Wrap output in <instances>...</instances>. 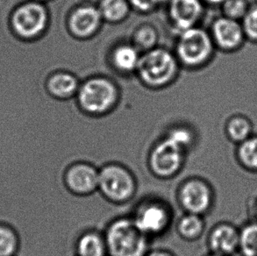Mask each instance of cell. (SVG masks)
<instances>
[{
	"instance_id": "cell-1",
	"label": "cell",
	"mask_w": 257,
	"mask_h": 256,
	"mask_svg": "<svg viewBox=\"0 0 257 256\" xmlns=\"http://www.w3.org/2000/svg\"><path fill=\"white\" fill-rule=\"evenodd\" d=\"M111 256H145L148 238L131 218H118L109 225L105 236Z\"/></svg>"
},
{
	"instance_id": "cell-2",
	"label": "cell",
	"mask_w": 257,
	"mask_h": 256,
	"mask_svg": "<svg viewBox=\"0 0 257 256\" xmlns=\"http://www.w3.org/2000/svg\"><path fill=\"white\" fill-rule=\"evenodd\" d=\"M215 49L210 33L194 27L181 33L177 42V57L184 65L199 68L212 59Z\"/></svg>"
},
{
	"instance_id": "cell-3",
	"label": "cell",
	"mask_w": 257,
	"mask_h": 256,
	"mask_svg": "<svg viewBox=\"0 0 257 256\" xmlns=\"http://www.w3.org/2000/svg\"><path fill=\"white\" fill-rule=\"evenodd\" d=\"M136 71L147 85L164 86L177 75V61L166 49H150L141 56Z\"/></svg>"
},
{
	"instance_id": "cell-4",
	"label": "cell",
	"mask_w": 257,
	"mask_h": 256,
	"mask_svg": "<svg viewBox=\"0 0 257 256\" xmlns=\"http://www.w3.org/2000/svg\"><path fill=\"white\" fill-rule=\"evenodd\" d=\"M81 108L91 114H102L113 107L118 90L110 80L96 77L87 80L77 91Z\"/></svg>"
},
{
	"instance_id": "cell-5",
	"label": "cell",
	"mask_w": 257,
	"mask_h": 256,
	"mask_svg": "<svg viewBox=\"0 0 257 256\" xmlns=\"http://www.w3.org/2000/svg\"><path fill=\"white\" fill-rule=\"evenodd\" d=\"M98 188L104 197L115 203L129 200L136 191L132 174L118 164H109L99 171Z\"/></svg>"
},
{
	"instance_id": "cell-6",
	"label": "cell",
	"mask_w": 257,
	"mask_h": 256,
	"mask_svg": "<svg viewBox=\"0 0 257 256\" xmlns=\"http://www.w3.org/2000/svg\"><path fill=\"white\" fill-rule=\"evenodd\" d=\"M186 149L176 139L168 135L151 152L150 160L151 170L158 177H172L183 165L184 154Z\"/></svg>"
},
{
	"instance_id": "cell-7",
	"label": "cell",
	"mask_w": 257,
	"mask_h": 256,
	"mask_svg": "<svg viewBox=\"0 0 257 256\" xmlns=\"http://www.w3.org/2000/svg\"><path fill=\"white\" fill-rule=\"evenodd\" d=\"M179 199L188 213L202 216L212 209L214 203V192L206 181L192 178L182 185Z\"/></svg>"
},
{
	"instance_id": "cell-8",
	"label": "cell",
	"mask_w": 257,
	"mask_h": 256,
	"mask_svg": "<svg viewBox=\"0 0 257 256\" xmlns=\"http://www.w3.org/2000/svg\"><path fill=\"white\" fill-rule=\"evenodd\" d=\"M210 35L216 49L224 53H235L242 49L247 39L240 21L225 16L216 18L212 22Z\"/></svg>"
},
{
	"instance_id": "cell-9",
	"label": "cell",
	"mask_w": 257,
	"mask_h": 256,
	"mask_svg": "<svg viewBox=\"0 0 257 256\" xmlns=\"http://www.w3.org/2000/svg\"><path fill=\"white\" fill-rule=\"evenodd\" d=\"M13 23L15 31L21 37L35 38L44 31L48 23V13L41 4H25L15 12Z\"/></svg>"
},
{
	"instance_id": "cell-10",
	"label": "cell",
	"mask_w": 257,
	"mask_h": 256,
	"mask_svg": "<svg viewBox=\"0 0 257 256\" xmlns=\"http://www.w3.org/2000/svg\"><path fill=\"white\" fill-rule=\"evenodd\" d=\"M170 211L161 202H148L142 204L133 220L147 236L157 234L167 228L170 224Z\"/></svg>"
},
{
	"instance_id": "cell-11",
	"label": "cell",
	"mask_w": 257,
	"mask_h": 256,
	"mask_svg": "<svg viewBox=\"0 0 257 256\" xmlns=\"http://www.w3.org/2000/svg\"><path fill=\"white\" fill-rule=\"evenodd\" d=\"M207 242L212 254L234 255L240 247V228L229 222L219 223L211 230Z\"/></svg>"
},
{
	"instance_id": "cell-12",
	"label": "cell",
	"mask_w": 257,
	"mask_h": 256,
	"mask_svg": "<svg viewBox=\"0 0 257 256\" xmlns=\"http://www.w3.org/2000/svg\"><path fill=\"white\" fill-rule=\"evenodd\" d=\"M204 12L203 0H171L170 2V17L181 33L196 27Z\"/></svg>"
},
{
	"instance_id": "cell-13",
	"label": "cell",
	"mask_w": 257,
	"mask_h": 256,
	"mask_svg": "<svg viewBox=\"0 0 257 256\" xmlns=\"http://www.w3.org/2000/svg\"><path fill=\"white\" fill-rule=\"evenodd\" d=\"M99 172L87 163H77L65 174V184L77 195H89L98 188Z\"/></svg>"
},
{
	"instance_id": "cell-14",
	"label": "cell",
	"mask_w": 257,
	"mask_h": 256,
	"mask_svg": "<svg viewBox=\"0 0 257 256\" xmlns=\"http://www.w3.org/2000/svg\"><path fill=\"white\" fill-rule=\"evenodd\" d=\"M100 12L91 6H82L71 13L69 28L77 38H88L98 30L102 21Z\"/></svg>"
},
{
	"instance_id": "cell-15",
	"label": "cell",
	"mask_w": 257,
	"mask_h": 256,
	"mask_svg": "<svg viewBox=\"0 0 257 256\" xmlns=\"http://www.w3.org/2000/svg\"><path fill=\"white\" fill-rule=\"evenodd\" d=\"M225 134L228 141L238 145L254 135V124L247 115L235 113L227 118Z\"/></svg>"
},
{
	"instance_id": "cell-16",
	"label": "cell",
	"mask_w": 257,
	"mask_h": 256,
	"mask_svg": "<svg viewBox=\"0 0 257 256\" xmlns=\"http://www.w3.org/2000/svg\"><path fill=\"white\" fill-rule=\"evenodd\" d=\"M47 85L49 93L57 98L72 97L79 90L77 78L66 72L54 74L49 77Z\"/></svg>"
},
{
	"instance_id": "cell-17",
	"label": "cell",
	"mask_w": 257,
	"mask_h": 256,
	"mask_svg": "<svg viewBox=\"0 0 257 256\" xmlns=\"http://www.w3.org/2000/svg\"><path fill=\"white\" fill-rule=\"evenodd\" d=\"M235 158L243 170L257 174V135L236 145Z\"/></svg>"
},
{
	"instance_id": "cell-18",
	"label": "cell",
	"mask_w": 257,
	"mask_h": 256,
	"mask_svg": "<svg viewBox=\"0 0 257 256\" xmlns=\"http://www.w3.org/2000/svg\"><path fill=\"white\" fill-rule=\"evenodd\" d=\"M140 58L141 56L136 46L127 44L118 46L113 50L111 56L115 68L122 72H131L136 70Z\"/></svg>"
},
{
	"instance_id": "cell-19",
	"label": "cell",
	"mask_w": 257,
	"mask_h": 256,
	"mask_svg": "<svg viewBox=\"0 0 257 256\" xmlns=\"http://www.w3.org/2000/svg\"><path fill=\"white\" fill-rule=\"evenodd\" d=\"M77 252L78 256H104L107 252L105 239L97 232H86L77 241Z\"/></svg>"
},
{
	"instance_id": "cell-20",
	"label": "cell",
	"mask_w": 257,
	"mask_h": 256,
	"mask_svg": "<svg viewBox=\"0 0 257 256\" xmlns=\"http://www.w3.org/2000/svg\"><path fill=\"white\" fill-rule=\"evenodd\" d=\"M21 248V237L9 222L0 220V256H17Z\"/></svg>"
},
{
	"instance_id": "cell-21",
	"label": "cell",
	"mask_w": 257,
	"mask_h": 256,
	"mask_svg": "<svg viewBox=\"0 0 257 256\" xmlns=\"http://www.w3.org/2000/svg\"><path fill=\"white\" fill-rule=\"evenodd\" d=\"M129 9L127 0H101L98 7L102 18L110 22L123 21L128 15Z\"/></svg>"
},
{
	"instance_id": "cell-22",
	"label": "cell",
	"mask_w": 257,
	"mask_h": 256,
	"mask_svg": "<svg viewBox=\"0 0 257 256\" xmlns=\"http://www.w3.org/2000/svg\"><path fill=\"white\" fill-rule=\"evenodd\" d=\"M178 232L184 239H198L205 230V222L202 216L188 213L178 223Z\"/></svg>"
},
{
	"instance_id": "cell-23",
	"label": "cell",
	"mask_w": 257,
	"mask_h": 256,
	"mask_svg": "<svg viewBox=\"0 0 257 256\" xmlns=\"http://www.w3.org/2000/svg\"><path fill=\"white\" fill-rule=\"evenodd\" d=\"M239 253L242 256H257V221L247 222L240 228Z\"/></svg>"
},
{
	"instance_id": "cell-24",
	"label": "cell",
	"mask_w": 257,
	"mask_h": 256,
	"mask_svg": "<svg viewBox=\"0 0 257 256\" xmlns=\"http://www.w3.org/2000/svg\"><path fill=\"white\" fill-rule=\"evenodd\" d=\"M248 0H226L221 5L223 16L234 21H241L250 7Z\"/></svg>"
},
{
	"instance_id": "cell-25",
	"label": "cell",
	"mask_w": 257,
	"mask_h": 256,
	"mask_svg": "<svg viewBox=\"0 0 257 256\" xmlns=\"http://www.w3.org/2000/svg\"><path fill=\"white\" fill-rule=\"evenodd\" d=\"M157 41V33L150 26H143L138 28L134 35V42L137 49L150 50L153 49Z\"/></svg>"
},
{
	"instance_id": "cell-26",
	"label": "cell",
	"mask_w": 257,
	"mask_h": 256,
	"mask_svg": "<svg viewBox=\"0 0 257 256\" xmlns=\"http://www.w3.org/2000/svg\"><path fill=\"white\" fill-rule=\"evenodd\" d=\"M240 23L247 42L257 43V1L250 4L247 14Z\"/></svg>"
},
{
	"instance_id": "cell-27",
	"label": "cell",
	"mask_w": 257,
	"mask_h": 256,
	"mask_svg": "<svg viewBox=\"0 0 257 256\" xmlns=\"http://www.w3.org/2000/svg\"><path fill=\"white\" fill-rule=\"evenodd\" d=\"M129 5L135 7L136 10L143 13H148L153 10L157 6V0H127Z\"/></svg>"
},
{
	"instance_id": "cell-28",
	"label": "cell",
	"mask_w": 257,
	"mask_h": 256,
	"mask_svg": "<svg viewBox=\"0 0 257 256\" xmlns=\"http://www.w3.org/2000/svg\"><path fill=\"white\" fill-rule=\"evenodd\" d=\"M147 256H173L171 253L166 252V251H162V250H157L149 253Z\"/></svg>"
},
{
	"instance_id": "cell-29",
	"label": "cell",
	"mask_w": 257,
	"mask_h": 256,
	"mask_svg": "<svg viewBox=\"0 0 257 256\" xmlns=\"http://www.w3.org/2000/svg\"><path fill=\"white\" fill-rule=\"evenodd\" d=\"M205 3L208 4L210 6H213V7H221L226 0H203Z\"/></svg>"
},
{
	"instance_id": "cell-30",
	"label": "cell",
	"mask_w": 257,
	"mask_h": 256,
	"mask_svg": "<svg viewBox=\"0 0 257 256\" xmlns=\"http://www.w3.org/2000/svg\"><path fill=\"white\" fill-rule=\"evenodd\" d=\"M254 216H255V220H256V221H257V198H256V199H255V202H254Z\"/></svg>"
},
{
	"instance_id": "cell-31",
	"label": "cell",
	"mask_w": 257,
	"mask_h": 256,
	"mask_svg": "<svg viewBox=\"0 0 257 256\" xmlns=\"http://www.w3.org/2000/svg\"><path fill=\"white\" fill-rule=\"evenodd\" d=\"M171 0H157V5H160L162 3H166V2H171Z\"/></svg>"
},
{
	"instance_id": "cell-32",
	"label": "cell",
	"mask_w": 257,
	"mask_h": 256,
	"mask_svg": "<svg viewBox=\"0 0 257 256\" xmlns=\"http://www.w3.org/2000/svg\"><path fill=\"white\" fill-rule=\"evenodd\" d=\"M209 256H219V255H216V254H211V255Z\"/></svg>"
}]
</instances>
